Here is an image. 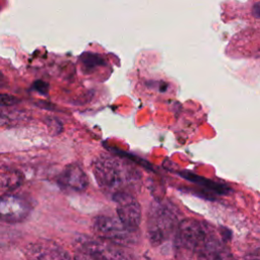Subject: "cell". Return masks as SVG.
<instances>
[{
    "instance_id": "obj_1",
    "label": "cell",
    "mask_w": 260,
    "mask_h": 260,
    "mask_svg": "<svg viewBox=\"0 0 260 260\" xmlns=\"http://www.w3.org/2000/svg\"><path fill=\"white\" fill-rule=\"evenodd\" d=\"M175 247L183 253L205 259L230 257L228 250L206 222L193 218L179 222L175 232Z\"/></svg>"
},
{
    "instance_id": "obj_2",
    "label": "cell",
    "mask_w": 260,
    "mask_h": 260,
    "mask_svg": "<svg viewBox=\"0 0 260 260\" xmlns=\"http://www.w3.org/2000/svg\"><path fill=\"white\" fill-rule=\"evenodd\" d=\"M92 170L99 186L111 196L122 191L132 192L140 179L135 167L113 154H101L94 160Z\"/></svg>"
},
{
    "instance_id": "obj_3",
    "label": "cell",
    "mask_w": 260,
    "mask_h": 260,
    "mask_svg": "<svg viewBox=\"0 0 260 260\" xmlns=\"http://www.w3.org/2000/svg\"><path fill=\"white\" fill-rule=\"evenodd\" d=\"M178 211L169 202L154 201L151 203L147 217V236L152 246L161 245L175 234Z\"/></svg>"
},
{
    "instance_id": "obj_4",
    "label": "cell",
    "mask_w": 260,
    "mask_h": 260,
    "mask_svg": "<svg viewBox=\"0 0 260 260\" xmlns=\"http://www.w3.org/2000/svg\"><path fill=\"white\" fill-rule=\"evenodd\" d=\"M73 248L77 258L81 259H126L129 258L121 246L110 243L104 239L77 236L73 241Z\"/></svg>"
},
{
    "instance_id": "obj_5",
    "label": "cell",
    "mask_w": 260,
    "mask_h": 260,
    "mask_svg": "<svg viewBox=\"0 0 260 260\" xmlns=\"http://www.w3.org/2000/svg\"><path fill=\"white\" fill-rule=\"evenodd\" d=\"M92 233L101 239L118 246H129L137 242V233L130 232L119 219L112 215H96L91 222Z\"/></svg>"
},
{
    "instance_id": "obj_6",
    "label": "cell",
    "mask_w": 260,
    "mask_h": 260,
    "mask_svg": "<svg viewBox=\"0 0 260 260\" xmlns=\"http://www.w3.org/2000/svg\"><path fill=\"white\" fill-rule=\"evenodd\" d=\"M116 203V209L119 219L133 233H137L141 222V207L132 192L122 191L112 195Z\"/></svg>"
},
{
    "instance_id": "obj_7",
    "label": "cell",
    "mask_w": 260,
    "mask_h": 260,
    "mask_svg": "<svg viewBox=\"0 0 260 260\" xmlns=\"http://www.w3.org/2000/svg\"><path fill=\"white\" fill-rule=\"evenodd\" d=\"M30 201L19 194L5 193L0 196V220L17 223L24 220L31 211Z\"/></svg>"
},
{
    "instance_id": "obj_8",
    "label": "cell",
    "mask_w": 260,
    "mask_h": 260,
    "mask_svg": "<svg viewBox=\"0 0 260 260\" xmlns=\"http://www.w3.org/2000/svg\"><path fill=\"white\" fill-rule=\"evenodd\" d=\"M59 185L67 190L82 192L88 186V178L77 162L67 165L58 177Z\"/></svg>"
},
{
    "instance_id": "obj_9",
    "label": "cell",
    "mask_w": 260,
    "mask_h": 260,
    "mask_svg": "<svg viewBox=\"0 0 260 260\" xmlns=\"http://www.w3.org/2000/svg\"><path fill=\"white\" fill-rule=\"evenodd\" d=\"M25 254L34 259H68L69 253L61 246L52 241H41L30 244Z\"/></svg>"
},
{
    "instance_id": "obj_10",
    "label": "cell",
    "mask_w": 260,
    "mask_h": 260,
    "mask_svg": "<svg viewBox=\"0 0 260 260\" xmlns=\"http://www.w3.org/2000/svg\"><path fill=\"white\" fill-rule=\"evenodd\" d=\"M178 175L180 177H182L183 179L197 185L200 186L201 188H203L204 190H207L211 193H214L216 195H228L230 192H232V189L230 188V186H226L222 183L204 178L202 176H199L197 174H194L190 171H183V172H179Z\"/></svg>"
},
{
    "instance_id": "obj_11",
    "label": "cell",
    "mask_w": 260,
    "mask_h": 260,
    "mask_svg": "<svg viewBox=\"0 0 260 260\" xmlns=\"http://www.w3.org/2000/svg\"><path fill=\"white\" fill-rule=\"evenodd\" d=\"M22 176L21 174L10 168L0 169V188L6 190L15 189L21 184Z\"/></svg>"
},
{
    "instance_id": "obj_12",
    "label": "cell",
    "mask_w": 260,
    "mask_h": 260,
    "mask_svg": "<svg viewBox=\"0 0 260 260\" xmlns=\"http://www.w3.org/2000/svg\"><path fill=\"white\" fill-rule=\"evenodd\" d=\"M80 63L84 71H91L105 63L102 56L94 53H84L80 57Z\"/></svg>"
},
{
    "instance_id": "obj_13",
    "label": "cell",
    "mask_w": 260,
    "mask_h": 260,
    "mask_svg": "<svg viewBox=\"0 0 260 260\" xmlns=\"http://www.w3.org/2000/svg\"><path fill=\"white\" fill-rule=\"evenodd\" d=\"M18 99L13 95L0 93V107H12L18 103Z\"/></svg>"
},
{
    "instance_id": "obj_14",
    "label": "cell",
    "mask_w": 260,
    "mask_h": 260,
    "mask_svg": "<svg viewBox=\"0 0 260 260\" xmlns=\"http://www.w3.org/2000/svg\"><path fill=\"white\" fill-rule=\"evenodd\" d=\"M34 88L35 90H37L38 92L41 93H47L48 91V84L42 80H38L34 83Z\"/></svg>"
},
{
    "instance_id": "obj_15",
    "label": "cell",
    "mask_w": 260,
    "mask_h": 260,
    "mask_svg": "<svg viewBox=\"0 0 260 260\" xmlns=\"http://www.w3.org/2000/svg\"><path fill=\"white\" fill-rule=\"evenodd\" d=\"M252 14L256 18H260V1L254 3L252 6Z\"/></svg>"
},
{
    "instance_id": "obj_16",
    "label": "cell",
    "mask_w": 260,
    "mask_h": 260,
    "mask_svg": "<svg viewBox=\"0 0 260 260\" xmlns=\"http://www.w3.org/2000/svg\"><path fill=\"white\" fill-rule=\"evenodd\" d=\"M7 84V79L5 75L0 71V87H4Z\"/></svg>"
}]
</instances>
